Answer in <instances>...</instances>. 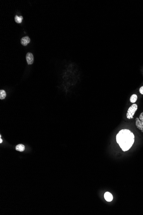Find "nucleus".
I'll list each match as a JSON object with an SVG mask.
<instances>
[{
  "label": "nucleus",
  "instance_id": "1",
  "mask_svg": "<svg viewBox=\"0 0 143 215\" xmlns=\"http://www.w3.org/2000/svg\"><path fill=\"white\" fill-rule=\"evenodd\" d=\"M116 141L123 151L129 150L135 142V136L129 130H121L116 136Z\"/></svg>",
  "mask_w": 143,
  "mask_h": 215
},
{
  "label": "nucleus",
  "instance_id": "2",
  "mask_svg": "<svg viewBox=\"0 0 143 215\" xmlns=\"http://www.w3.org/2000/svg\"><path fill=\"white\" fill-rule=\"evenodd\" d=\"M138 109V105L134 104L130 106L128 109L126 114V117L128 119H132L133 118V116Z\"/></svg>",
  "mask_w": 143,
  "mask_h": 215
},
{
  "label": "nucleus",
  "instance_id": "3",
  "mask_svg": "<svg viewBox=\"0 0 143 215\" xmlns=\"http://www.w3.org/2000/svg\"><path fill=\"white\" fill-rule=\"evenodd\" d=\"M135 121L136 127L143 132V112L141 113L139 118H136Z\"/></svg>",
  "mask_w": 143,
  "mask_h": 215
},
{
  "label": "nucleus",
  "instance_id": "4",
  "mask_svg": "<svg viewBox=\"0 0 143 215\" xmlns=\"http://www.w3.org/2000/svg\"><path fill=\"white\" fill-rule=\"evenodd\" d=\"M26 58V60H27V61L28 65L32 64L34 61V56H33L32 53H27Z\"/></svg>",
  "mask_w": 143,
  "mask_h": 215
},
{
  "label": "nucleus",
  "instance_id": "5",
  "mask_svg": "<svg viewBox=\"0 0 143 215\" xmlns=\"http://www.w3.org/2000/svg\"><path fill=\"white\" fill-rule=\"evenodd\" d=\"M30 38L28 36H25L22 37L21 39V44L24 46H27L28 44L30 43Z\"/></svg>",
  "mask_w": 143,
  "mask_h": 215
},
{
  "label": "nucleus",
  "instance_id": "6",
  "mask_svg": "<svg viewBox=\"0 0 143 215\" xmlns=\"http://www.w3.org/2000/svg\"><path fill=\"white\" fill-rule=\"evenodd\" d=\"M104 198L106 201L108 202H111L113 200V195L111 193L106 192L104 194Z\"/></svg>",
  "mask_w": 143,
  "mask_h": 215
},
{
  "label": "nucleus",
  "instance_id": "7",
  "mask_svg": "<svg viewBox=\"0 0 143 215\" xmlns=\"http://www.w3.org/2000/svg\"><path fill=\"white\" fill-rule=\"evenodd\" d=\"M25 149V147L22 144H19L17 145L16 147V150L19 151L20 152H23Z\"/></svg>",
  "mask_w": 143,
  "mask_h": 215
},
{
  "label": "nucleus",
  "instance_id": "8",
  "mask_svg": "<svg viewBox=\"0 0 143 215\" xmlns=\"http://www.w3.org/2000/svg\"><path fill=\"white\" fill-rule=\"evenodd\" d=\"M138 99V97L137 95L135 94H133L132 95L131 97L130 98V101L132 103H135L136 102Z\"/></svg>",
  "mask_w": 143,
  "mask_h": 215
},
{
  "label": "nucleus",
  "instance_id": "9",
  "mask_svg": "<svg viewBox=\"0 0 143 215\" xmlns=\"http://www.w3.org/2000/svg\"><path fill=\"white\" fill-rule=\"evenodd\" d=\"M23 16H18L17 15H16L15 17V20L16 23H21L23 20Z\"/></svg>",
  "mask_w": 143,
  "mask_h": 215
},
{
  "label": "nucleus",
  "instance_id": "10",
  "mask_svg": "<svg viewBox=\"0 0 143 215\" xmlns=\"http://www.w3.org/2000/svg\"><path fill=\"white\" fill-rule=\"evenodd\" d=\"M6 97V93L4 90H0V99H4Z\"/></svg>",
  "mask_w": 143,
  "mask_h": 215
},
{
  "label": "nucleus",
  "instance_id": "11",
  "mask_svg": "<svg viewBox=\"0 0 143 215\" xmlns=\"http://www.w3.org/2000/svg\"><path fill=\"white\" fill-rule=\"evenodd\" d=\"M139 92L141 95H143V86H141L139 89Z\"/></svg>",
  "mask_w": 143,
  "mask_h": 215
},
{
  "label": "nucleus",
  "instance_id": "12",
  "mask_svg": "<svg viewBox=\"0 0 143 215\" xmlns=\"http://www.w3.org/2000/svg\"><path fill=\"white\" fill-rule=\"evenodd\" d=\"M2 140L1 139V138H0V143H2Z\"/></svg>",
  "mask_w": 143,
  "mask_h": 215
}]
</instances>
